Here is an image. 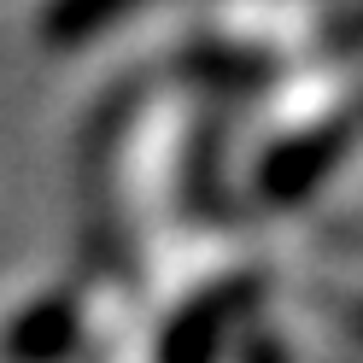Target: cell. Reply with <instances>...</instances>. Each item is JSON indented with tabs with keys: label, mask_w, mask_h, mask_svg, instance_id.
I'll return each instance as SVG.
<instances>
[{
	"label": "cell",
	"mask_w": 363,
	"mask_h": 363,
	"mask_svg": "<svg viewBox=\"0 0 363 363\" xmlns=\"http://www.w3.org/2000/svg\"><path fill=\"white\" fill-rule=\"evenodd\" d=\"M235 305H240V293H211V299L199 305L188 323H176L170 346H164V363H206V357H211V346H217V334L229 328Z\"/></svg>",
	"instance_id": "6da1fadb"
},
{
	"label": "cell",
	"mask_w": 363,
	"mask_h": 363,
	"mask_svg": "<svg viewBox=\"0 0 363 363\" xmlns=\"http://www.w3.org/2000/svg\"><path fill=\"white\" fill-rule=\"evenodd\" d=\"M65 334H71V323H65V311H30L24 316V328H18V352H35V357H48L53 346H59V340Z\"/></svg>",
	"instance_id": "7a4b0ae2"
}]
</instances>
